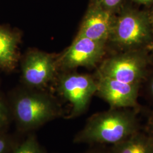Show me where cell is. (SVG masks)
I'll return each mask as SVG.
<instances>
[{"label": "cell", "instance_id": "8fae6325", "mask_svg": "<svg viewBox=\"0 0 153 153\" xmlns=\"http://www.w3.org/2000/svg\"><path fill=\"white\" fill-rule=\"evenodd\" d=\"M18 38L10 31L0 27V67L10 69L17 59Z\"/></svg>", "mask_w": 153, "mask_h": 153}, {"label": "cell", "instance_id": "d6986e66", "mask_svg": "<svg viewBox=\"0 0 153 153\" xmlns=\"http://www.w3.org/2000/svg\"><path fill=\"white\" fill-rule=\"evenodd\" d=\"M134 2L140 4H142L145 5H149L153 3V0H133Z\"/></svg>", "mask_w": 153, "mask_h": 153}, {"label": "cell", "instance_id": "30bf717a", "mask_svg": "<svg viewBox=\"0 0 153 153\" xmlns=\"http://www.w3.org/2000/svg\"><path fill=\"white\" fill-rule=\"evenodd\" d=\"M109 153H153V140L147 132L139 131L121 142L111 145Z\"/></svg>", "mask_w": 153, "mask_h": 153}, {"label": "cell", "instance_id": "9a60e30c", "mask_svg": "<svg viewBox=\"0 0 153 153\" xmlns=\"http://www.w3.org/2000/svg\"><path fill=\"white\" fill-rule=\"evenodd\" d=\"M11 141L0 133V153H8L11 149Z\"/></svg>", "mask_w": 153, "mask_h": 153}, {"label": "cell", "instance_id": "7c38bea8", "mask_svg": "<svg viewBox=\"0 0 153 153\" xmlns=\"http://www.w3.org/2000/svg\"><path fill=\"white\" fill-rule=\"evenodd\" d=\"M12 153H45L39 145L36 138L30 136L16 146Z\"/></svg>", "mask_w": 153, "mask_h": 153}, {"label": "cell", "instance_id": "ffe728a7", "mask_svg": "<svg viewBox=\"0 0 153 153\" xmlns=\"http://www.w3.org/2000/svg\"><path fill=\"white\" fill-rule=\"evenodd\" d=\"M149 13V16H150V21H151V22H152V25L153 24V10L152 11H151V12H150V13Z\"/></svg>", "mask_w": 153, "mask_h": 153}, {"label": "cell", "instance_id": "5b68a950", "mask_svg": "<svg viewBox=\"0 0 153 153\" xmlns=\"http://www.w3.org/2000/svg\"><path fill=\"white\" fill-rule=\"evenodd\" d=\"M61 95L71 105L68 119L76 118L88 109L93 95L97 93V81L86 74H70L62 76L59 83Z\"/></svg>", "mask_w": 153, "mask_h": 153}, {"label": "cell", "instance_id": "8992f818", "mask_svg": "<svg viewBox=\"0 0 153 153\" xmlns=\"http://www.w3.org/2000/svg\"><path fill=\"white\" fill-rule=\"evenodd\" d=\"M96 81V94L108 103L110 108L138 109L137 99L140 84L121 82L98 74Z\"/></svg>", "mask_w": 153, "mask_h": 153}, {"label": "cell", "instance_id": "44dd1931", "mask_svg": "<svg viewBox=\"0 0 153 153\" xmlns=\"http://www.w3.org/2000/svg\"><path fill=\"white\" fill-rule=\"evenodd\" d=\"M149 47L152 50V51H153V30H152V43H151V44H150V45Z\"/></svg>", "mask_w": 153, "mask_h": 153}, {"label": "cell", "instance_id": "ac0fdd59", "mask_svg": "<svg viewBox=\"0 0 153 153\" xmlns=\"http://www.w3.org/2000/svg\"><path fill=\"white\" fill-rule=\"evenodd\" d=\"M146 132L153 140V112L148 121V131Z\"/></svg>", "mask_w": 153, "mask_h": 153}, {"label": "cell", "instance_id": "5bb4252c", "mask_svg": "<svg viewBox=\"0 0 153 153\" xmlns=\"http://www.w3.org/2000/svg\"><path fill=\"white\" fill-rule=\"evenodd\" d=\"M122 1L123 0H95V2L102 7L113 13L120 6Z\"/></svg>", "mask_w": 153, "mask_h": 153}, {"label": "cell", "instance_id": "ba28073f", "mask_svg": "<svg viewBox=\"0 0 153 153\" xmlns=\"http://www.w3.org/2000/svg\"><path fill=\"white\" fill-rule=\"evenodd\" d=\"M115 17L113 12L104 9L94 2L84 17L77 35L107 43Z\"/></svg>", "mask_w": 153, "mask_h": 153}, {"label": "cell", "instance_id": "3957f363", "mask_svg": "<svg viewBox=\"0 0 153 153\" xmlns=\"http://www.w3.org/2000/svg\"><path fill=\"white\" fill-rule=\"evenodd\" d=\"M62 111L49 96L43 93L20 94L14 99L12 115L19 129L30 131L62 116Z\"/></svg>", "mask_w": 153, "mask_h": 153}, {"label": "cell", "instance_id": "7a4b0ae2", "mask_svg": "<svg viewBox=\"0 0 153 153\" xmlns=\"http://www.w3.org/2000/svg\"><path fill=\"white\" fill-rule=\"evenodd\" d=\"M152 30L149 13L126 8L115 16L108 40L121 51L145 49L152 43Z\"/></svg>", "mask_w": 153, "mask_h": 153}, {"label": "cell", "instance_id": "277c9868", "mask_svg": "<svg viewBox=\"0 0 153 153\" xmlns=\"http://www.w3.org/2000/svg\"><path fill=\"white\" fill-rule=\"evenodd\" d=\"M149 61L145 49L122 51L105 60L98 74L121 82L141 85L148 76Z\"/></svg>", "mask_w": 153, "mask_h": 153}, {"label": "cell", "instance_id": "4fadbf2b", "mask_svg": "<svg viewBox=\"0 0 153 153\" xmlns=\"http://www.w3.org/2000/svg\"><path fill=\"white\" fill-rule=\"evenodd\" d=\"M10 119V113L3 99L0 98V133L8 126Z\"/></svg>", "mask_w": 153, "mask_h": 153}, {"label": "cell", "instance_id": "2e32d148", "mask_svg": "<svg viewBox=\"0 0 153 153\" xmlns=\"http://www.w3.org/2000/svg\"><path fill=\"white\" fill-rule=\"evenodd\" d=\"M146 91L148 98L153 102V74L147 79Z\"/></svg>", "mask_w": 153, "mask_h": 153}, {"label": "cell", "instance_id": "6da1fadb", "mask_svg": "<svg viewBox=\"0 0 153 153\" xmlns=\"http://www.w3.org/2000/svg\"><path fill=\"white\" fill-rule=\"evenodd\" d=\"M138 109L110 108L92 115L75 135L76 143L115 145L141 130Z\"/></svg>", "mask_w": 153, "mask_h": 153}, {"label": "cell", "instance_id": "e0dca14e", "mask_svg": "<svg viewBox=\"0 0 153 153\" xmlns=\"http://www.w3.org/2000/svg\"><path fill=\"white\" fill-rule=\"evenodd\" d=\"M82 153H109V149L105 148L103 145H95Z\"/></svg>", "mask_w": 153, "mask_h": 153}, {"label": "cell", "instance_id": "52a82bcc", "mask_svg": "<svg viewBox=\"0 0 153 153\" xmlns=\"http://www.w3.org/2000/svg\"><path fill=\"white\" fill-rule=\"evenodd\" d=\"M105 43L77 35L61 56L60 63L66 68L94 66L104 56Z\"/></svg>", "mask_w": 153, "mask_h": 153}, {"label": "cell", "instance_id": "9c48e42d", "mask_svg": "<svg viewBox=\"0 0 153 153\" xmlns=\"http://www.w3.org/2000/svg\"><path fill=\"white\" fill-rule=\"evenodd\" d=\"M55 71V63L52 57L41 52L30 53L22 66L23 80L31 88L45 86L52 79Z\"/></svg>", "mask_w": 153, "mask_h": 153}]
</instances>
